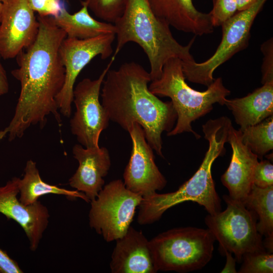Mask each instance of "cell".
Masks as SVG:
<instances>
[{
	"label": "cell",
	"mask_w": 273,
	"mask_h": 273,
	"mask_svg": "<svg viewBox=\"0 0 273 273\" xmlns=\"http://www.w3.org/2000/svg\"><path fill=\"white\" fill-rule=\"evenodd\" d=\"M253 185L260 188L273 186V165L269 161L258 162L254 172Z\"/></svg>",
	"instance_id": "4316f807"
},
{
	"label": "cell",
	"mask_w": 273,
	"mask_h": 273,
	"mask_svg": "<svg viewBox=\"0 0 273 273\" xmlns=\"http://www.w3.org/2000/svg\"><path fill=\"white\" fill-rule=\"evenodd\" d=\"M213 6L209 13L214 27L221 26L238 11L236 0H213Z\"/></svg>",
	"instance_id": "484cf974"
},
{
	"label": "cell",
	"mask_w": 273,
	"mask_h": 273,
	"mask_svg": "<svg viewBox=\"0 0 273 273\" xmlns=\"http://www.w3.org/2000/svg\"><path fill=\"white\" fill-rule=\"evenodd\" d=\"M154 14L177 30L202 36L214 31L209 13L198 11L193 0H147Z\"/></svg>",
	"instance_id": "ac0fdd59"
},
{
	"label": "cell",
	"mask_w": 273,
	"mask_h": 273,
	"mask_svg": "<svg viewBox=\"0 0 273 273\" xmlns=\"http://www.w3.org/2000/svg\"><path fill=\"white\" fill-rule=\"evenodd\" d=\"M143 196L128 190L120 179L104 186L90 201V226L110 242L123 237L130 226Z\"/></svg>",
	"instance_id": "9c48e42d"
},
{
	"label": "cell",
	"mask_w": 273,
	"mask_h": 273,
	"mask_svg": "<svg viewBox=\"0 0 273 273\" xmlns=\"http://www.w3.org/2000/svg\"><path fill=\"white\" fill-rule=\"evenodd\" d=\"M257 1V0H236L237 4L238 11H243L249 8Z\"/></svg>",
	"instance_id": "d6a6232c"
},
{
	"label": "cell",
	"mask_w": 273,
	"mask_h": 273,
	"mask_svg": "<svg viewBox=\"0 0 273 273\" xmlns=\"http://www.w3.org/2000/svg\"><path fill=\"white\" fill-rule=\"evenodd\" d=\"M185 80L182 61L172 58L164 64L160 78L151 81L149 88L157 97L170 98L176 112V123L167 136L188 132L198 139L200 135L193 130L192 123L209 113L214 104L224 105L231 92L224 86L221 77L214 79L203 92L193 89Z\"/></svg>",
	"instance_id": "5b68a950"
},
{
	"label": "cell",
	"mask_w": 273,
	"mask_h": 273,
	"mask_svg": "<svg viewBox=\"0 0 273 273\" xmlns=\"http://www.w3.org/2000/svg\"><path fill=\"white\" fill-rule=\"evenodd\" d=\"M241 263L239 273L273 272V254L266 250L247 253Z\"/></svg>",
	"instance_id": "d4e9b609"
},
{
	"label": "cell",
	"mask_w": 273,
	"mask_h": 273,
	"mask_svg": "<svg viewBox=\"0 0 273 273\" xmlns=\"http://www.w3.org/2000/svg\"><path fill=\"white\" fill-rule=\"evenodd\" d=\"M215 241L208 229L188 226L164 232L149 244L157 271L183 273L200 269L211 260Z\"/></svg>",
	"instance_id": "8992f818"
},
{
	"label": "cell",
	"mask_w": 273,
	"mask_h": 273,
	"mask_svg": "<svg viewBox=\"0 0 273 273\" xmlns=\"http://www.w3.org/2000/svg\"><path fill=\"white\" fill-rule=\"evenodd\" d=\"M115 33L79 39L66 37L62 42L59 54L65 70L64 85L56 97L60 113L69 117L72 113L73 89L77 76L96 57L105 60L112 55Z\"/></svg>",
	"instance_id": "8fae6325"
},
{
	"label": "cell",
	"mask_w": 273,
	"mask_h": 273,
	"mask_svg": "<svg viewBox=\"0 0 273 273\" xmlns=\"http://www.w3.org/2000/svg\"><path fill=\"white\" fill-rule=\"evenodd\" d=\"M213 1V0H212Z\"/></svg>",
	"instance_id": "d590c367"
},
{
	"label": "cell",
	"mask_w": 273,
	"mask_h": 273,
	"mask_svg": "<svg viewBox=\"0 0 273 273\" xmlns=\"http://www.w3.org/2000/svg\"><path fill=\"white\" fill-rule=\"evenodd\" d=\"M82 7L74 14L62 7L55 24L66 34V37L85 39L107 33H115L113 23L98 21L90 16L87 6L81 2Z\"/></svg>",
	"instance_id": "ffe728a7"
},
{
	"label": "cell",
	"mask_w": 273,
	"mask_h": 273,
	"mask_svg": "<svg viewBox=\"0 0 273 273\" xmlns=\"http://www.w3.org/2000/svg\"><path fill=\"white\" fill-rule=\"evenodd\" d=\"M0 56V96L4 95L9 90V83L5 70L1 62Z\"/></svg>",
	"instance_id": "1f68e13d"
},
{
	"label": "cell",
	"mask_w": 273,
	"mask_h": 273,
	"mask_svg": "<svg viewBox=\"0 0 273 273\" xmlns=\"http://www.w3.org/2000/svg\"><path fill=\"white\" fill-rule=\"evenodd\" d=\"M263 55L261 66L262 83L273 82V39L270 38L261 46Z\"/></svg>",
	"instance_id": "83f0119b"
},
{
	"label": "cell",
	"mask_w": 273,
	"mask_h": 273,
	"mask_svg": "<svg viewBox=\"0 0 273 273\" xmlns=\"http://www.w3.org/2000/svg\"><path fill=\"white\" fill-rule=\"evenodd\" d=\"M248 209L254 211L258 216V232L265 239L263 244L270 253L273 251V186L260 188L253 185L243 202Z\"/></svg>",
	"instance_id": "7402d4cb"
},
{
	"label": "cell",
	"mask_w": 273,
	"mask_h": 273,
	"mask_svg": "<svg viewBox=\"0 0 273 273\" xmlns=\"http://www.w3.org/2000/svg\"><path fill=\"white\" fill-rule=\"evenodd\" d=\"M115 60L111 58L98 78H84L74 86L73 103L76 110L70 121V129L85 148L99 147L101 133L109 126L110 119L100 101V95L104 78Z\"/></svg>",
	"instance_id": "30bf717a"
},
{
	"label": "cell",
	"mask_w": 273,
	"mask_h": 273,
	"mask_svg": "<svg viewBox=\"0 0 273 273\" xmlns=\"http://www.w3.org/2000/svg\"><path fill=\"white\" fill-rule=\"evenodd\" d=\"M228 143L232 149L230 165L221 177L232 199L243 202L253 185V175L258 157L242 141L240 130L230 128Z\"/></svg>",
	"instance_id": "9a60e30c"
},
{
	"label": "cell",
	"mask_w": 273,
	"mask_h": 273,
	"mask_svg": "<svg viewBox=\"0 0 273 273\" xmlns=\"http://www.w3.org/2000/svg\"><path fill=\"white\" fill-rule=\"evenodd\" d=\"M72 153L79 165L69 179V185L84 193L90 202L104 187V177L108 174L111 166L109 151L103 147L85 148L76 144L72 148Z\"/></svg>",
	"instance_id": "2e32d148"
},
{
	"label": "cell",
	"mask_w": 273,
	"mask_h": 273,
	"mask_svg": "<svg viewBox=\"0 0 273 273\" xmlns=\"http://www.w3.org/2000/svg\"><path fill=\"white\" fill-rule=\"evenodd\" d=\"M127 0H83L88 10L105 22L114 23L122 14Z\"/></svg>",
	"instance_id": "cb8c5ba5"
},
{
	"label": "cell",
	"mask_w": 273,
	"mask_h": 273,
	"mask_svg": "<svg viewBox=\"0 0 273 273\" xmlns=\"http://www.w3.org/2000/svg\"><path fill=\"white\" fill-rule=\"evenodd\" d=\"M4 1H5V0H0V2H3Z\"/></svg>",
	"instance_id": "e575fe53"
},
{
	"label": "cell",
	"mask_w": 273,
	"mask_h": 273,
	"mask_svg": "<svg viewBox=\"0 0 273 273\" xmlns=\"http://www.w3.org/2000/svg\"><path fill=\"white\" fill-rule=\"evenodd\" d=\"M20 178L13 177L0 188V213L19 223L29 242L30 249H37L49 218L47 208L39 201L23 205L17 198Z\"/></svg>",
	"instance_id": "5bb4252c"
},
{
	"label": "cell",
	"mask_w": 273,
	"mask_h": 273,
	"mask_svg": "<svg viewBox=\"0 0 273 273\" xmlns=\"http://www.w3.org/2000/svg\"><path fill=\"white\" fill-rule=\"evenodd\" d=\"M222 254L226 256V263L220 272L221 273H236L237 272L236 269V259L234 258L232 253L224 251Z\"/></svg>",
	"instance_id": "4dcf8cb0"
},
{
	"label": "cell",
	"mask_w": 273,
	"mask_h": 273,
	"mask_svg": "<svg viewBox=\"0 0 273 273\" xmlns=\"http://www.w3.org/2000/svg\"><path fill=\"white\" fill-rule=\"evenodd\" d=\"M241 132L242 142L256 154L258 159L273 149V115L261 122L250 126Z\"/></svg>",
	"instance_id": "603a6c76"
},
{
	"label": "cell",
	"mask_w": 273,
	"mask_h": 273,
	"mask_svg": "<svg viewBox=\"0 0 273 273\" xmlns=\"http://www.w3.org/2000/svg\"><path fill=\"white\" fill-rule=\"evenodd\" d=\"M37 20L35 40L16 57L18 68L12 74L20 83V93L12 119L0 131V140L7 134L10 141L20 138L31 126L43 127L50 115L61 122L56 97L64 85L65 70L59 48L67 36L52 16H38Z\"/></svg>",
	"instance_id": "6da1fadb"
},
{
	"label": "cell",
	"mask_w": 273,
	"mask_h": 273,
	"mask_svg": "<svg viewBox=\"0 0 273 273\" xmlns=\"http://www.w3.org/2000/svg\"><path fill=\"white\" fill-rule=\"evenodd\" d=\"M128 132L132 150L123 173L125 187L143 197L162 190L167 180L155 162L153 150L146 139L143 128L135 123Z\"/></svg>",
	"instance_id": "4fadbf2b"
},
{
	"label": "cell",
	"mask_w": 273,
	"mask_h": 273,
	"mask_svg": "<svg viewBox=\"0 0 273 273\" xmlns=\"http://www.w3.org/2000/svg\"><path fill=\"white\" fill-rule=\"evenodd\" d=\"M151 81L150 73L134 61L110 69L102 84L101 103L110 120L125 130L140 125L148 144L163 157L162 134L173 129L177 114L171 101L163 102L150 90Z\"/></svg>",
	"instance_id": "7a4b0ae2"
},
{
	"label": "cell",
	"mask_w": 273,
	"mask_h": 273,
	"mask_svg": "<svg viewBox=\"0 0 273 273\" xmlns=\"http://www.w3.org/2000/svg\"><path fill=\"white\" fill-rule=\"evenodd\" d=\"M19 188L20 194L19 200L24 205L31 204L40 196L51 194L65 195L71 199L79 198L86 202H90L81 192L68 190L43 181L36 163L31 159L26 162L23 178H19Z\"/></svg>",
	"instance_id": "44dd1931"
},
{
	"label": "cell",
	"mask_w": 273,
	"mask_h": 273,
	"mask_svg": "<svg viewBox=\"0 0 273 273\" xmlns=\"http://www.w3.org/2000/svg\"><path fill=\"white\" fill-rule=\"evenodd\" d=\"M2 2H0V22H1V16H2Z\"/></svg>",
	"instance_id": "836d02e7"
},
{
	"label": "cell",
	"mask_w": 273,
	"mask_h": 273,
	"mask_svg": "<svg viewBox=\"0 0 273 273\" xmlns=\"http://www.w3.org/2000/svg\"><path fill=\"white\" fill-rule=\"evenodd\" d=\"M231 120L225 116L210 119L202 125L204 137L209 147L199 169L175 191L143 197L139 207L138 222L149 224L159 220L168 209L186 201L196 202L203 206L209 214L221 211V200L216 191L211 174L214 160L225 153Z\"/></svg>",
	"instance_id": "3957f363"
},
{
	"label": "cell",
	"mask_w": 273,
	"mask_h": 273,
	"mask_svg": "<svg viewBox=\"0 0 273 273\" xmlns=\"http://www.w3.org/2000/svg\"><path fill=\"white\" fill-rule=\"evenodd\" d=\"M39 22L27 0L2 2L0 22V56L4 59L16 57L35 40Z\"/></svg>",
	"instance_id": "7c38bea8"
},
{
	"label": "cell",
	"mask_w": 273,
	"mask_h": 273,
	"mask_svg": "<svg viewBox=\"0 0 273 273\" xmlns=\"http://www.w3.org/2000/svg\"><path fill=\"white\" fill-rule=\"evenodd\" d=\"M113 24L117 43L112 58L115 59L128 42L138 44L149 60L151 81L160 78L171 58H177L183 63L195 60L190 52L195 37L187 45L179 43L170 26L154 14L147 0H127L122 14Z\"/></svg>",
	"instance_id": "277c9868"
},
{
	"label": "cell",
	"mask_w": 273,
	"mask_h": 273,
	"mask_svg": "<svg viewBox=\"0 0 273 273\" xmlns=\"http://www.w3.org/2000/svg\"><path fill=\"white\" fill-rule=\"evenodd\" d=\"M27 1L31 9L41 17H56L59 14L62 8L60 0Z\"/></svg>",
	"instance_id": "f1b7e54d"
},
{
	"label": "cell",
	"mask_w": 273,
	"mask_h": 273,
	"mask_svg": "<svg viewBox=\"0 0 273 273\" xmlns=\"http://www.w3.org/2000/svg\"><path fill=\"white\" fill-rule=\"evenodd\" d=\"M226 208L215 215L208 214L205 222L219 244V250L229 251L241 263L247 253L266 250L262 236L258 232V216L244 204L228 195L223 196Z\"/></svg>",
	"instance_id": "52a82bcc"
},
{
	"label": "cell",
	"mask_w": 273,
	"mask_h": 273,
	"mask_svg": "<svg viewBox=\"0 0 273 273\" xmlns=\"http://www.w3.org/2000/svg\"><path fill=\"white\" fill-rule=\"evenodd\" d=\"M224 105L232 112L240 129L256 125L273 115V82L263 84L245 97L226 99Z\"/></svg>",
	"instance_id": "d6986e66"
},
{
	"label": "cell",
	"mask_w": 273,
	"mask_h": 273,
	"mask_svg": "<svg viewBox=\"0 0 273 273\" xmlns=\"http://www.w3.org/2000/svg\"><path fill=\"white\" fill-rule=\"evenodd\" d=\"M110 263L112 273H155L149 241L141 231L129 226L116 240Z\"/></svg>",
	"instance_id": "e0dca14e"
},
{
	"label": "cell",
	"mask_w": 273,
	"mask_h": 273,
	"mask_svg": "<svg viewBox=\"0 0 273 273\" xmlns=\"http://www.w3.org/2000/svg\"><path fill=\"white\" fill-rule=\"evenodd\" d=\"M267 0H257L249 8L237 12L221 27L222 37L213 55L206 61L182 62L186 79L207 87L214 81V71L234 55L246 49L250 37L252 26Z\"/></svg>",
	"instance_id": "ba28073f"
},
{
	"label": "cell",
	"mask_w": 273,
	"mask_h": 273,
	"mask_svg": "<svg viewBox=\"0 0 273 273\" xmlns=\"http://www.w3.org/2000/svg\"><path fill=\"white\" fill-rule=\"evenodd\" d=\"M18 263L4 250L0 249V273H21Z\"/></svg>",
	"instance_id": "f546056e"
}]
</instances>
